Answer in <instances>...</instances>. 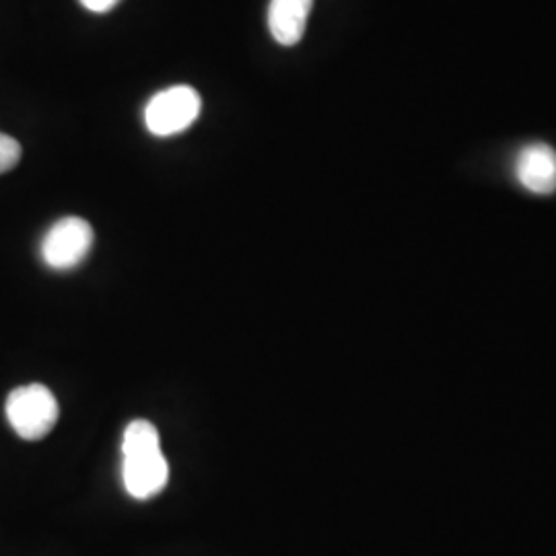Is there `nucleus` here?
Masks as SVG:
<instances>
[{
    "instance_id": "f257e3e1",
    "label": "nucleus",
    "mask_w": 556,
    "mask_h": 556,
    "mask_svg": "<svg viewBox=\"0 0 556 556\" xmlns=\"http://www.w3.org/2000/svg\"><path fill=\"white\" fill-rule=\"evenodd\" d=\"M122 478L128 495L151 498L160 495L169 480V464L161 452L157 427L149 420H132L122 441Z\"/></svg>"
},
{
    "instance_id": "f03ea898",
    "label": "nucleus",
    "mask_w": 556,
    "mask_h": 556,
    "mask_svg": "<svg viewBox=\"0 0 556 556\" xmlns=\"http://www.w3.org/2000/svg\"><path fill=\"white\" fill-rule=\"evenodd\" d=\"M7 418L15 433L27 441H40L59 422L56 396L41 383H29L13 390L7 397Z\"/></svg>"
},
{
    "instance_id": "7ed1b4c3",
    "label": "nucleus",
    "mask_w": 556,
    "mask_h": 556,
    "mask_svg": "<svg viewBox=\"0 0 556 556\" xmlns=\"http://www.w3.org/2000/svg\"><path fill=\"white\" fill-rule=\"evenodd\" d=\"M200 108L202 101L194 87L176 85L151 98L144 110V124L155 137H174L197 122Z\"/></svg>"
},
{
    "instance_id": "20e7f679",
    "label": "nucleus",
    "mask_w": 556,
    "mask_h": 556,
    "mask_svg": "<svg viewBox=\"0 0 556 556\" xmlns=\"http://www.w3.org/2000/svg\"><path fill=\"white\" fill-rule=\"evenodd\" d=\"M93 227L80 217H64L50 227L41 241V258L56 270L79 266L93 248Z\"/></svg>"
},
{
    "instance_id": "39448f33",
    "label": "nucleus",
    "mask_w": 556,
    "mask_h": 556,
    "mask_svg": "<svg viewBox=\"0 0 556 556\" xmlns=\"http://www.w3.org/2000/svg\"><path fill=\"white\" fill-rule=\"evenodd\" d=\"M517 184L536 197L556 192V151L546 142H530L519 149L514 161Z\"/></svg>"
},
{
    "instance_id": "423d86ee",
    "label": "nucleus",
    "mask_w": 556,
    "mask_h": 556,
    "mask_svg": "<svg viewBox=\"0 0 556 556\" xmlns=\"http://www.w3.org/2000/svg\"><path fill=\"white\" fill-rule=\"evenodd\" d=\"M314 0H270L268 29L280 46H295L303 38Z\"/></svg>"
},
{
    "instance_id": "0eeeda50",
    "label": "nucleus",
    "mask_w": 556,
    "mask_h": 556,
    "mask_svg": "<svg viewBox=\"0 0 556 556\" xmlns=\"http://www.w3.org/2000/svg\"><path fill=\"white\" fill-rule=\"evenodd\" d=\"M21 144L13 137L0 132V174L11 172L21 161Z\"/></svg>"
},
{
    "instance_id": "6e6552de",
    "label": "nucleus",
    "mask_w": 556,
    "mask_h": 556,
    "mask_svg": "<svg viewBox=\"0 0 556 556\" xmlns=\"http://www.w3.org/2000/svg\"><path fill=\"white\" fill-rule=\"evenodd\" d=\"M119 0H80V4L91 13H108L112 11Z\"/></svg>"
}]
</instances>
